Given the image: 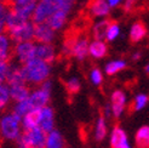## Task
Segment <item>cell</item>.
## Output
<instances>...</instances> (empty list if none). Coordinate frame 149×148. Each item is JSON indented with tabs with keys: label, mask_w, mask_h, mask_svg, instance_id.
<instances>
[{
	"label": "cell",
	"mask_w": 149,
	"mask_h": 148,
	"mask_svg": "<svg viewBox=\"0 0 149 148\" xmlns=\"http://www.w3.org/2000/svg\"><path fill=\"white\" fill-rule=\"evenodd\" d=\"M35 23L33 20H27L18 15L10 12V16L6 22V32L9 33L15 43L34 40Z\"/></svg>",
	"instance_id": "1"
},
{
	"label": "cell",
	"mask_w": 149,
	"mask_h": 148,
	"mask_svg": "<svg viewBox=\"0 0 149 148\" xmlns=\"http://www.w3.org/2000/svg\"><path fill=\"white\" fill-rule=\"evenodd\" d=\"M74 4L75 0H38L32 20L34 23L46 22L51 15L58 10L72 11Z\"/></svg>",
	"instance_id": "2"
},
{
	"label": "cell",
	"mask_w": 149,
	"mask_h": 148,
	"mask_svg": "<svg viewBox=\"0 0 149 148\" xmlns=\"http://www.w3.org/2000/svg\"><path fill=\"white\" fill-rule=\"evenodd\" d=\"M22 67H23L26 81L28 85L38 86L50 78L51 63L42 61L38 57H34L31 61L22 64Z\"/></svg>",
	"instance_id": "3"
},
{
	"label": "cell",
	"mask_w": 149,
	"mask_h": 148,
	"mask_svg": "<svg viewBox=\"0 0 149 148\" xmlns=\"http://www.w3.org/2000/svg\"><path fill=\"white\" fill-rule=\"evenodd\" d=\"M22 118L15 112H6L0 115V137L5 141H16L22 135Z\"/></svg>",
	"instance_id": "4"
},
{
	"label": "cell",
	"mask_w": 149,
	"mask_h": 148,
	"mask_svg": "<svg viewBox=\"0 0 149 148\" xmlns=\"http://www.w3.org/2000/svg\"><path fill=\"white\" fill-rule=\"evenodd\" d=\"M88 45H90V41L85 35L70 36L64 43L63 52L77 58L78 61H84L88 56Z\"/></svg>",
	"instance_id": "5"
},
{
	"label": "cell",
	"mask_w": 149,
	"mask_h": 148,
	"mask_svg": "<svg viewBox=\"0 0 149 148\" xmlns=\"http://www.w3.org/2000/svg\"><path fill=\"white\" fill-rule=\"evenodd\" d=\"M47 132L40 128L24 130L22 135L16 140L17 148H45Z\"/></svg>",
	"instance_id": "6"
},
{
	"label": "cell",
	"mask_w": 149,
	"mask_h": 148,
	"mask_svg": "<svg viewBox=\"0 0 149 148\" xmlns=\"http://www.w3.org/2000/svg\"><path fill=\"white\" fill-rule=\"evenodd\" d=\"M51 91H52V83L51 80H45L44 83L38 85L34 90L29 94L28 101L31 103L33 109H39L41 107H45L49 105L51 98Z\"/></svg>",
	"instance_id": "7"
},
{
	"label": "cell",
	"mask_w": 149,
	"mask_h": 148,
	"mask_svg": "<svg viewBox=\"0 0 149 148\" xmlns=\"http://www.w3.org/2000/svg\"><path fill=\"white\" fill-rule=\"evenodd\" d=\"M35 46L36 43L34 40L28 41H19L15 43L13 46V57L19 64H24L26 62L31 61L35 57Z\"/></svg>",
	"instance_id": "8"
},
{
	"label": "cell",
	"mask_w": 149,
	"mask_h": 148,
	"mask_svg": "<svg viewBox=\"0 0 149 148\" xmlns=\"http://www.w3.org/2000/svg\"><path fill=\"white\" fill-rule=\"evenodd\" d=\"M7 1L13 13L23 18L32 20L38 0H7Z\"/></svg>",
	"instance_id": "9"
},
{
	"label": "cell",
	"mask_w": 149,
	"mask_h": 148,
	"mask_svg": "<svg viewBox=\"0 0 149 148\" xmlns=\"http://www.w3.org/2000/svg\"><path fill=\"white\" fill-rule=\"evenodd\" d=\"M36 119H38V128L45 132H50L55 129V112L49 105L36 109Z\"/></svg>",
	"instance_id": "10"
},
{
	"label": "cell",
	"mask_w": 149,
	"mask_h": 148,
	"mask_svg": "<svg viewBox=\"0 0 149 148\" xmlns=\"http://www.w3.org/2000/svg\"><path fill=\"white\" fill-rule=\"evenodd\" d=\"M56 38V31L47 22H41V23H35L34 28V41L35 43H50Z\"/></svg>",
	"instance_id": "11"
},
{
	"label": "cell",
	"mask_w": 149,
	"mask_h": 148,
	"mask_svg": "<svg viewBox=\"0 0 149 148\" xmlns=\"http://www.w3.org/2000/svg\"><path fill=\"white\" fill-rule=\"evenodd\" d=\"M126 102H127V98H126V95L124 91L121 90H115L113 91L110 96V107H111V115L114 118H120L125 110L126 107Z\"/></svg>",
	"instance_id": "12"
},
{
	"label": "cell",
	"mask_w": 149,
	"mask_h": 148,
	"mask_svg": "<svg viewBox=\"0 0 149 148\" xmlns=\"http://www.w3.org/2000/svg\"><path fill=\"white\" fill-rule=\"evenodd\" d=\"M110 10L107 0H90L87 4V11L92 17L106 18L110 13Z\"/></svg>",
	"instance_id": "13"
},
{
	"label": "cell",
	"mask_w": 149,
	"mask_h": 148,
	"mask_svg": "<svg viewBox=\"0 0 149 148\" xmlns=\"http://www.w3.org/2000/svg\"><path fill=\"white\" fill-rule=\"evenodd\" d=\"M110 147L111 148H132L123 128L114 126L110 132Z\"/></svg>",
	"instance_id": "14"
},
{
	"label": "cell",
	"mask_w": 149,
	"mask_h": 148,
	"mask_svg": "<svg viewBox=\"0 0 149 148\" xmlns=\"http://www.w3.org/2000/svg\"><path fill=\"white\" fill-rule=\"evenodd\" d=\"M35 57H38L45 62L52 63L56 60V49L50 43H36Z\"/></svg>",
	"instance_id": "15"
},
{
	"label": "cell",
	"mask_w": 149,
	"mask_h": 148,
	"mask_svg": "<svg viewBox=\"0 0 149 148\" xmlns=\"http://www.w3.org/2000/svg\"><path fill=\"white\" fill-rule=\"evenodd\" d=\"M13 46L15 41L11 39L6 31L0 32V60L10 61V58L13 56Z\"/></svg>",
	"instance_id": "16"
},
{
	"label": "cell",
	"mask_w": 149,
	"mask_h": 148,
	"mask_svg": "<svg viewBox=\"0 0 149 148\" xmlns=\"http://www.w3.org/2000/svg\"><path fill=\"white\" fill-rule=\"evenodd\" d=\"M26 81V77H24V72H23V67L22 64H17V63H11L10 64V69L7 73V78H6V84L7 85H16V84H24Z\"/></svg>",
	"instance_id": "17"
},
{
	"label": "cell",
	"mask_w": 149,
	"mask_h": 148,
	"mask_svg": "<svg viewBox=\"0 0 149 148\" xmlns=\"http://www.w3.org/2000/svg\"><path fill=\"white\" fill-rule=\"evenodd\" d=\"M108 54V45L106 40L93 39L90 41L88 45V56H91L95 60H101V58L106 57Z\"/></svg>",
	"instance_id": "18"
},
{
	"label": "cell",
	"mask_w": 149,
	"mask_h": 148,
	"mask_svg": "<svg viewBox=\"0 0 149 148\" xmlns=\"http://www.w3.org/2000/svg\"><path fill=\"white\" fill-rule=\"evenodd\" d=\"M70 11L68 10H58L55 13H52L49 17V20L46 21L47 23L51 26V28H54L55 31H61V29L65 26L67 21H68V16H69Z\"/></svg>",
	"instance_id": "19"
},
{
	"label": "cell",
	"mask_w": 149,
	"mask_h": 148,
	"mask_svg": "<svg viewBox=\"0 0 149 148\" xmlns=\"http://www.w3.org/2000/svg\"><path fill=\"white\" fill-rule=\"evenodd\" d=\"M31 89H29L28 84H16V85H10V95H11V100L13 102H19L23 101L29 97L31 94Z\"/></svg>",
	"instance_id": "20"
},
{
	"label": "cell",
	"mask_w": 149,
	"mask_h": 148,
	"mask_svg": "<svg viewBox=\"0 0 149 148\" xmlns=\"http://www.w3.org/2000/svg\"><path fill=\"white\" fill-rule=\"evenodd\" d=\"M45 148H65L64 138L58 130L54 129L50 132H47Z\"/></svg>",
	"instance_id": "21"
},
{
	"label": "cell",
	"mask_w": 149,
	"mask_h": 148,
	"mask_svg": "<svg viewBox=\"0 0 149 148\" xmlns=\"http://www.w3.org/2000/svg\"><path fill=\"white\" fill-rule=\"evenodd\" d=\"M110 22L111 21H109L107 18H102V20L97 21L92 26L91 33H92V36L95 39L106 40V34H107V31H108V27L110 24Z\"/></svg>",
	"instance_id": "22"
},
{
	"label": "cell",
	"mask_w": 149,
	"mask_h": 148,
	"mask_svg": "<svg viewBox=\"0 0 149 148\" xmlns=\"http://www.w3.org/2000/svg\"><path fill=\"white\" fill-rule=\"evenodd\" d=\"M147 35V27L144 26L143 22L137 21L135 22L130 28V40L132 43H138L143 40Z\"/></svg>",
	"instance_id": "23"
},
{
	"label": "cell",
	"mask_w": 149,
	"mask_h": 148,
	"mask_svg": "<svg viewBox=\"0 0 149 148\" xmlns=\"http://www.w3.org/2000/svg\"><path fill=\"white\" fill-rule=\"evenodd\" d=\"M108 134V125L104 115H100L95 125V138L96 141H103Z\"/></svg>",
	"instance_id": "24"
},
{
	"label": "cell",
	"mask_w": 149,
	"mask_h": 148,
	"mask_svg": "<svg viewBox=\"0 0 149 148\" xmlns=\"http://www.w3.org/2000/svg\"><path fill=\"white\" fill-rule=\"evenodd\" d=\"M135 142L138 148H149V126H142L138 129Z\"/></svg>",
	"instance_id": "25"
},
{
	"label": "cell",
	"mask_w": 149,
	"mask_h": 148,
	"mask_svg": "<svg viewBox=\"0 0 149 148\" xmlns=\"http://www.w3.org/2000/svg\"><path fill=\"white\" fill-rule=\"evenodd\" d=\"M126 67H127V63L125 60H113L106 64L104 72H106L107 75H114V74L124 71Z\"/></svg>",
	"instance_id": "26"
},
{
	"label": "cell",
	"mask_w": 149,
	"mask_h": 148,
	"mask_svg": "<svg viewBox=\"0 0 149 148\" xmlns=\"http://www.w3.org/2000/svg\"><path fill=\"white\" fill-rule=\"evenodd\" d=\"M10 86L6 83H0V112L5 110L11 102Z\"/></svg>",
	"instance_id": "27"
},
{
	"label": "cell",
	"mask_w": 149,
	"mask_h": 148,
	"mask_svg": "<svg viewBox=\"0 0 149 148\" xmlns=\"http://www.w3.org/2000/svg\"><path fill=\"white\" fill-rule=\"evenodd\" d=\"M11 7L7 0H0V32L6 31V22L10 16Z\"/></svg>",
	"instance_id": "28"
},
{
	"label": "cell",
	"mask_w": 149,
	"mask_h": 148,
	"mask_svg": "<svg viewBox=\"0 0 149 148\" xmlns=\"http://www.w3.org/2000/svg\"><path fill=\"white\" fill-rule=\"evenodd\" d=\"M22 128L24 130H31L34 128H38V119H36V109L32 112L27 113L26 115L22 117Z\"/></svg>",
	"instance_id": "29"
},
{
	"label": "cell",
	"mask_w": 149,
	"mask_h": 148,
	"mask_svg": "<svg viewBox=\"0 0 149 148\" xmlns=\"http://www.w3.org/2000/svg\"><path fill=\"white\" fill-rule=\"evenodd\" d=\"M32 110H34L31 106V103H29L28 98L23 100V101H19V102H15V106L12 108V112H15L17 115H19L21 118L26 115L27 113L32 112Z\"/></svg>",
	"instance_id": "30"
},
{
	"label": "cell",
	"mask_w": 149,
	"mask_h": 148,
	"mask_svg": "<svg viewBox=\"0 0 149 148\" xmlns=\"http://www.w3.org/2000/svg\"><path fill=\"white\" fill-rule=\"evenodd\" d=\"M120 26H119L116 22H110V24L108 27V31H107V34H106V41L108 43H111L119 38L120 35Z\"/></svg>",
	"instance_id": "31"
},
{
	"label": "cell",
	"mask_w": 149,
	"mask_h": 148,
	"mask_svg": "<svg viewBox=\"0 0 149 148\" xmlns=\"http://www.w3.org/2000/svg\"><path fill=\"white\" fill-rule=\"evenodd\" d=\"M149 98H148V96L146 94H139L137 95L135 100H133V103H132V109L133 110H141V109H143L146 106H147V103H148Z\"/></svg>",
	"instance_id": "32"
},
{
	"label": "cell",
	"mask_w": 149,
	"mask_h": 148,
	"mask_svg": "<svg viewBox=\"0 0 149 148\" xmlns=\"http://www.w3.org/2000/svg\"><path fill=\"white\" fill-rule=\"evenodd\" d=\"M80 81L77 77H72L69 78L68 80L65 81V89H67V91H68L69 94L74 95V94H78L79 90H80Z\"/></svg>",
	"instance_id": "33"
},
{
	"label": "cell",
	"mask_w": 149,
	"mask_h": 148,
	"mask_svg": "<svg viewBox=\"0 0 149 148\" xmlns=\"http://www.w3.org/2000/svg\"><path fill=\"white\" fill-rule=\"evenodd\" d=\"M90 81L96 85V86H100L103 83V72H101V69L98 68H93L90 72Z\"/></svg>",
	"instance_id": "34"
},
{
	"label": "cell",
	"mask_w": 149,
	"mask_h": 148,
	"mask_svg": "<svg viewBox=\"0 0 149 148\" xmlns=\"http://www.w3.org/2000/svg\"><path fill=\"white\" fill-rule=\"evenodd\" d=\"M10 62L5 60H0V83H6L7 73L10 69Z\"/></svg>",
	"instance_id": "35"
},
{
	"label": "cell",
	"mask_w": 149,
	"mask_h": 148,
	"mask_svg": "<svg viewBox=\"0 0 149 148\" xmlns=\"http://www.w3.org/2000/svg\"><path fill=\"white\" fill-rule=\"evenodd\" d=\"M137 1H138V0H124V3H123L124 11L125 12H131L133 9H135Z\"/></svg>",
	"instance_id": "36"
},
{
	"label": "cell",
	"mask_w": 149,
	"mask_h": 148,
	"mask_svg": "<svg viewBox=\"0 0 149 148\" xmlns=\"http://www.w3.org/2000/svg\"><path fill=\"white\" fill-rule=\"evenodd\" d=\"M107 1H108L109 6H110V9H115V7L123 5L124 0H107Z\"/></svg>",
	"instance_id": "37"
},
{
	"label": "cell",
	"mask_w": 149,
	"mask_h": 148,
	"mask_svg": "<svg viewBox=\"0 0 149 148\" xmlns=\"http://www.w3.org/2000/svg\"><path fill=\"white\" fill-rule=\"evenodd\" d=\"M111 115V107H110V103H108V105L104 106V117L108 118Z\"/></svg>",
	"instance_id": "38"
},
{
	"label": "cell",
	"mask_w": 149,
	"mask_h": 148,
	"mask_svg": "<svg viewBox=\"0 0 149 148\" xmlns=\"http://www.w3.org/2000/svg\"><path fill=\"white\" fill-rule=\"evenodd\" d=\"M141 56H142V54H141L139 51H137V52H133V55H132V60H133V61H138L139 58H141Z\"/></svg>",
	"instance_id": "39"
},
{
	"label": "cell",
	"mask_w": 149,
	"mask_h": 148,
	"mask_svg": "<svg viewBox=\"0 0 149 148\" xmlns=\"http://www.w3.org/2000/svg\"><path fill=\"white\" fill-rule=\"evenodd\" d=\"M146 72H147V73L149 74V64H148V66H147V67H146Z\"/></svg>",
	"instance_id": "40"
}]
</instances>
